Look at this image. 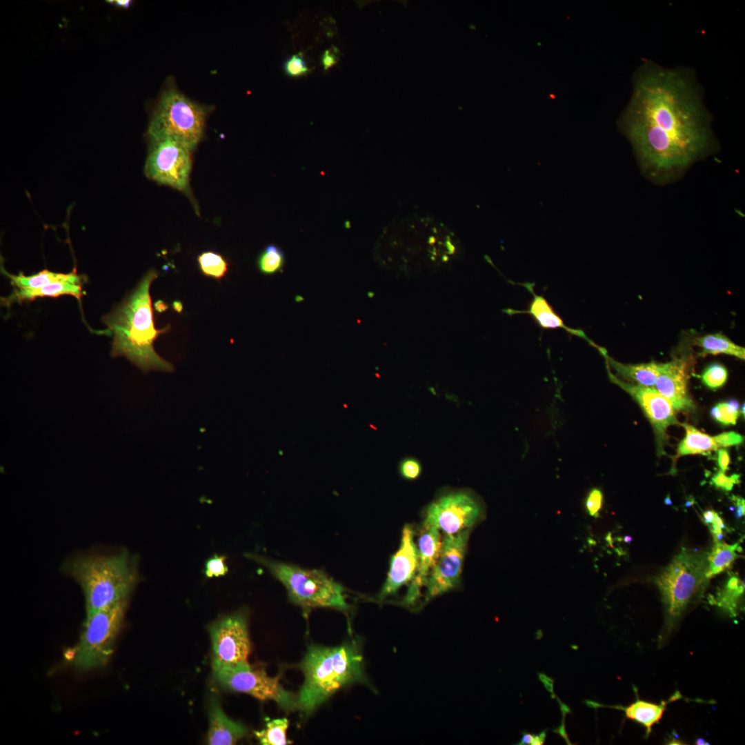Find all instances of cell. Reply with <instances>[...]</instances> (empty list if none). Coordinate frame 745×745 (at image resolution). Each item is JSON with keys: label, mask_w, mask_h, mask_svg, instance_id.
Instances as JSON below:
<instances>
[{"label": "cell", "mask_w": 745, "mask_h": 745, "mask_svg": "<svg viewBox=\"0 0 745 745\" xmlns=\"http://www.w3.org/2000/svg\"><path fill=\"white\" fill-rule=\"evenodd\" d=\"M741 551L742 548L739 542L730 545L720 541L715 542L714 548L707 557L708 577L711 579L713 576L729 568L738 557L737 553Z\"/></svg>", "instance_id": "4316f807"}, {"label": "cell", "mask_w": 745, "mask_h": 745, "mask_svg": "<svg viewBox=\"0 0 745 745\" xmlns=\"http://www.w3.org/2000/svg\"><path fill=\"white\" fill-rule=\"evenodd\" d=\"M289 722L287 718H277L266 722L265 728L255 731V736L263 745H286L291 743L287 739Z\"/></svg>", "instance_id": "83f0119b"}, {"label": "cell", "mask_w": 745, "mask_h": 745, "mask_svg": "<svg viewBox=\"0 0 745 745\" xmlns=\"http://www.w3.org/2000/svg\"><path fill=\"white\" fill-rule=\"evenodd\" d=\"M440 530L431 526L423 528L418 539L419 562L417 573L402 602L404 605H412L419 596L420 588L427 584L430 572L438 557L441 537Z\"/></svg>", "instance_id": "ac0fdd59"}, {"label": "cell", "mask_w": 745, "mask_h": 745, "mask_svg": "<svg viewBox=\"0 0 745 745\" xmlns=\"http://www.w3.org/2000/svg\"><path fill=\"white\" fill-rule=\"evenodd\" d=\"M339 51L337 48L332 47L324 52L321 57V63L324 70H328L335 65L339 60Z\"/></svg>", "instance_id": "ab89813d"}, {"label": "cell", "mask_w": 745, "mask_h": 745, "mask_svg": "<svg viewBox=\"0 0 745 745\" xmlns=\"http://www.w3.org/2000/svg\"><path fill=\"white\" fill-rule=\"evenodd\" d=\"M741 413H743V415L744 416V404H742Z\"/></svg>", "instance_id": "f907efd6"}, {"label": "cell", "mask_w": 745, "mask_h": 745, "mask_svg": "<svg viewBox=\"0 0 745 745\" xmlns=\"http://www.w3.org/2000/svg\"><path fill=\"white\" fill-rule=\"evenodd\" d=\"M207 111L175 87L164 90L148 128L149 140L167 139L193 150L201 140Z\"/></svg>", "instance_id": "9c48e42d"}, {"label": "cell", "mask_w": 745, "mask_h": 745, "mask_svg": "<svg viewBox=\"0 0 745 745\" xmlns=\"http://www.w3.org/2000/svg\"><path fill=\"white\" fill-rule=\"evenodd\" d=\"M681 426L685 429L686 435L678 445L677 457L688 455L706 454L723 447L736 446L743 442V437L733 431L711 436L702 433L687 423H682Z\"/></svg>", "instance_id": "ffe728a7"}, {"label": "cell", "mask_w": 745, "mask_h": 745, "mask_svg": "<svg viewBox=\"0 0 745 745\" xmlns=\"http://www.w3.org/2000/svg\"><path fill=\"white\" fill-rule=\"evenodd\" d=\"M744 592V583L737 576L732 575L724 588L717 593L715 604L726 610L731 616H736L739 598Z\"/></svg>", "instance_id": "f1b7e54d"}, {"label": "cell", "mask_w": 745, "mask_h": 745, "mask_svg": "<svg viewBox=\"0 0 745 745\" xmlns=\"http://www.w3.org/2000/svg\"><path fill=\"white\" fill-rule=\"evenodd\" d=\"M546 737V731L544 730L537 735L531 734L527 732L522 733L521 740L517 744L520 745H542L544 744Z\"/></svg>", "instance_id": "f35d334b"}, {"label": "cell", "mask_w": 745, "mask_h": 745, "mask_svg": "<svg viewBox=\"0 0 745 745\" xmlns=\"http://www.w3.org/2000/svg\"><path fill=\"white\" fill-rule=\"evenodd\" d=\"M738 409V401L732 399L717 404L711 409V415L715 420L723 424L735 425L739 415Z\"/></svg>", "instance_id": "1f68e13d"}, {"label": "cell", "mask_w": 745, "mask_h": 745, "mask_svg": "<svg viewBox=\"0 0 745 745\" xmlns=\"http://www.w3.org/2000/svg\"><path fill=\"white\" fill-rule=\"evenodd\" d=\"M212 671L217 682L226 689L250 695L261 701H273L287 712L297 709L296 696L282 686L279 676L270 677L264 670L255 668L248 662L212 668Z\"/></svg>", "instance_id": "8fae6325"}, {"label": "cell", "mask_w": 745, "mask_h": 745, "mask_svg": "<svg viewBox=\"0 0 745 745\" xmlns=\"http://www.w3.org/2000/svg\"><path fill=\"white\" fill-rule=\"evenodd\" d=\"M415 530L410 524H405L401 532L400 546L391 557L386 579L378 595L379 601L394 595L404 585L411 582L417 570L418 548L414 542Z\"/></svg>", "instance_id": "2e32d148"}, {"label": "cell", "mask_w": 745, "mask_h": 745, "mask_svg": "<svg viewBox=\"0 0 745 745\" xmlns=\"http://www.w3.org/2000/svg\"><path fill=\"white\" fill-rule=\"evenodd\" d=\"M732 499L735 505V515L737 519H740L745 513V501L744 499L733 496Z\"/></svg>", "instance_id": "b9f144b4"}, {"label": "cell", "mask_w": 745, "mask_h": 745, "mask_svg": "<svg viewBox=\"0 0 745 745\" xmlns=\"http://www.w3.org/2000/svg\"><path fill=\"white\" fill-rule=\"evenodd\" d=\"M622 124L643 175L659 185L681 178L717 148L702 91L687 68L642 64Z\"/></svg>", "instance_id": "6da1fadb"}, {"label": "cell", "mask_w": 745, "mask_h": 745, "mask_svg": "<svg viewBox=\"0 0 745 745\" xmlns=\"http://www.w3.org/2000/svg\"><path fill=\"white\" fill-rule=\"evenodd\" d=\"M604 502V495L601 490L594 488L588 493L585 500L587 513L592 517H597Z\"/></svg>", "instance_id": "8d00e7d4"}, {"label": "cell", "mask_w": 745, "mask_h": 745, "mask_svg": "<svg viewBox=\"0 0 745 745\" xmlns=\"http://www.w3.org/2000/svg\"><path fill=\"white\" fill-rule=\"evenodd\" d=\"M283 67L286 74L291 77H301L309 72V68L301 52L286 59Z\"/></svg>", "instance_id": "836d02e7"}, {"label": "cell", "mask_w": 745, "mask_h": 745, "mask_svg": "<svg viewBox=\"0 0 745 745\" xmlns=\"http://www.w3.org/2000/svg\"><path fill=\"white\" fill-rule=\"evenodd\" d=\"M173 309L177 312H181L183 310V304L180 301H175L172 303Z\"/></svg>", "instance_id": "bcb514c9"}, {"label": "cell", "mask_w": 745, "mask_h": 745, "mask_svg": "<svg viewBox=\"0 0 745 745\" xmlns=\"http://www.w3.org/2000/svg\"><path fill=\"white\" fill-rule=\"evenodd\" d=\"M681 697L682 695L679 692H677L669 697L668 700L662 701L661 703L657 704L642 700L637 697L634 702L626 706H603L590 701H587L586 703L594 708L605 706L622 711L627 719L635 721L643 726L646 730V736L648 737L652 731L653 726L659 724L662 718L666 706Z\"/></svg>", "instance_id": "603a6c76"}, {"label": "cell", "mask_w": 745, "mask_h": 745, "mask_svg": "<svg viewBox=\"0 0 745 745\" xmlns=\"http://www.w3.org/2000/svg\"><path fill=\"white\" fill-rule=\"evenodd\" d=\"M717 464L721 470L725 472L728 469L730 456L728 451L724 448H719L717 453Z\"/></svg>", "instance_id": "60d3db41"}, {"label": "cell", "mask_w": 745, "mask_h": 745, "mask_svg": "<svg viewBox=\"0 0 745 745\" xmlns=\"http://www.w3.org/2000/svg\"><path fill=\"white\" fill-rule=\"evenodd\" d=\"M695 344L702 349L701 355H717L726 354L736 357L740 359H745V348L740 346L726 336L722 333H714L697 337Z\"/></svg>", "instance_id": "484cf974"}, {"label": "cell", "mask_w": 745, "mask_h": 745, "mask_svg": "<svg viewBox=\"0 0 745 745\" xmlns=\"http://www.w3.org/2000/svg\"><path fill=\"white\" fill-rule=\"evenodd\" d=\"M61 569L80 586L86 615L128 600L139 579L137 559L126 549L77 553Z\"/></svg>", "instance_id": "5b68a950"}, {"label": "cell", "mask_w": 745, "mask_h": 745, "mask_svg": "<svg viewBox=\"0 0 745 745\" xmlns=\"http://www.w3.org/2000/svg\"><path fill=\"white\" fill-rule=\"evenodd\" d=\"M688 363L683 357L657 364L656 390L670 404L674 410L688 411L694 408L687 388Z\"/></svg>", "instance_id": "e0dca14e"}, {"label": "cell", "mask_w": 745, "mask_h": 745, "mask_svg": "<svg viewBox=\"0 0 745 745\" xmlns=\"http://www.w3.org/2000/svg\"><path fill=\"white\" fill-rule=\"evenodd\" d=\"M597 349L604 358L606 364L615 371L616 375H615L617 377L632 381L638 385L646 387L653 388L655 386L657 375V364L655 362L626 364L619 362L610 357L604 348L598 346Z\"/></svg>", "instance_id": "cb8c5ba5"}, {"label": "cell", "mask_w": 745, "mask_h": 745, "mask_svg": "<svg viewBox=\"0 0 745 745\" xmlns=\"http://www.w3.org/2000/svg\"><path fill=\"white\" fill-rule=\"evenodd\" d=\"M708 554L682 549L655 578L664 608L665 628L670 633L688 605L703 592L707 576Z\"/></svg>", "instance_id": "52a82bcc"}, {"label": "cell", "mask_w": 745, "mask_h": 745, "mask_svg": "<svg viewBox=\"0 0 745 745\" xmlns=\"http://www.w3.org/2000/svg\"><path fill=\"white\" fill-rule=\"evenodd\" d=\"M387 241L388 264L405 277L446 269L463 252L454 232L430 215H410L398 219L388 229Z\"/></svg>", "instance_id": "7a4b0ae2"}, {"label": "cell", "mask_w": 745, "mask_h": 745, "mask_svg": "<svg viewBox=\"0 0 745 745\" xmlns=\"http://www.w3.org/2000/svg\"><path fill=\"white\" fill-rule=\"evenodd\" d=\"M522 285L533 295V298L529 301L526 310H518L508 308L504 310L507 314L528 315L536 324L543 330L562 328L569 335L582 338L590 345L597 348L598 346L589 339L582 329L569 327L564 323V319L555 310L547 299L543 295L535 292L534 284L524 283L522 284Z\"/></svg>", "instance_id": "d6986e66"}, {"label": "cell", "mask_w": 745, "mask_h": 745, "mask_svg": "<svg viewBox=\"0 0 745 745\" xmlns=\"http://www.w3.org/2000/svg\"><path fill=\"white\" fill-rule=\"evenodd\" d=\"M128 602L124 600L86 615L79 640L64 652L63 659L68 666L88 672L107 665L123 624Z\"/></svg>", "instance_id": "ba28073f"}, {"label": "cell", "mask_w": 745, "mask_h": 745, "mask_svg": "<svg viewBox=\"0 0 745 745\" xmlns=\"http://www.w3.org/2000/svg\"><path fill=\"white\" fill-rule=\"evenodd\" d=\"M155 308L159 312H162L168 308V306L163 301L159 300L155 304Z\"/></svg>", "instance_id": "f6af8a7d"}, {"label": "cell", "mask_w": 745, "mask_h": 745, "mask_svg": "<svg viewBox=\"0 0 745 745\" xmlns=\"http://www.w3.org/2000/svg\"><path fill=\"white\" fill-rule=\"evenodd\" d=\"M631 540H632V538L630 536H626L624 537L625 542L629 543V542H631Z\"/></svg>", "instance_id": "681fc988"}, {"label": "cell", "mask_w": 745, "mask_h": 745, "mask_svg": "<svg viewBox=\"0 0 745 745\" xmlns=\"http://www.w3.org/2000/svg\"><path fill=\"white\" fill-rule=\"evenodd\" d=\"M248 734L247 728L242 724L228 717L219 702L212 699L208 707V730L207 742L210 745H232L237 744Z\"/></svg>", "instance_id": "44dd1931"}, {"label": "cell", "mask_w": 745, "mask_h": 745, "mask_svg": "<svg viewBox=\"0 0 745 745\" xmlns=\"http://www.w3.org/2000/svg\"><path fill=\"white\" fill-rule=\"evenodd\" d=\"M85 281L84 276L77 274L70 279L52 283L43 287L35 288H14V290L10 295L1 298V302L3 306L8 307L14 303L32 301L38 297H58L64 295H71L77 299H81L82 286Z\"/></svg>", "instance_id": "7402d4cb"}, {"label": "cell", "mask_w": 745, "mask_h": 745, "mask_svg": "<svg viewBox=\"0 0 745 745\" xmlns=\"http://www.w3.org/2000/svg\"><path fill=\"white\" fill-rule=\"evenodd\" d=\"M715 513H716V512H715L714 510H706L705 512H704V513H703L704 522L707 525L711 524L712 522L714 520Z\"/></svg>", "instance_id": "7bdbcfd3"}, {"label": "cell", "mask_w": 745, "mask_h": 745, "mask_svg": "<svg viewBox=\"0 0 745 745\" xmlns=\"http://www.w3.org/2000/svg\"><path fill=\"white\" fill-rule=\"evenodd\" d=\"M664 503L666 505H671L672 504V501H671V499H670V497L669 495H668L666 496V497L665 498Z\"/></svg>", "instance_id": "c3c4849f"}, {"label": "cell", "mask_w": 745, "mask_h": 745, "mask_svg": "<svg viewBox=\"0 0 745 745\" xmlns=\"http://www.w3.org/2000/svg\"><path fill=\"white\" fill-rule=\"evenodd\" d=\"M361 642L357 637L337 646L310 644L299 664L304 680L297 710L310 716L339 689L361 683L372 688L365 673Z\"/></svg>", "instance_id": "277c9868"}, {"label": "cell", "mask_w": 745, "mask_h": 745, "mask_svg": "<svg viewBox=\"0 0 745 745\" xmlns=\"http://www.w3.org/2000/svg\"><path fill=\"white\" fill-rule=\"evenodd\" d=\"M158 276L155 269L148 270L135 288L102 317L113 335L111 357H124L145 373L174 370L172 364L154 348L159 336L171 328L170 325L161 329L155 327L150 288Z\"/></svg>", "instance_id": "3957f363"}, {"label": "cell", "mask_w": 745, "mask_h": 745, "mask_svg": "<svg viewBox=\"0 0 745 745\" xmlns=\"http://www.w3.org/2000/svg\"><path fill=\"white\" fill-rule=\"evenodd\" d=\"M109 1L112 2V3L117 7L122 8H128L132 3V1L130 0H115Z\"/></svg>", "instance_id": "ee69618b"}, {"label": "cell", "mask_w": 745, "mask_h": 745, "mask_svg": "<svg viewBox=\"0 0 745 745\" xmlns=\"http://www.w3.org/2000/svg\"><path fill=\"white\" fill-rule=\"evenodd\" d=\"M1 272L10 279V284L16 288L43 287L52 283L70 279L77 274L75 269L69 273L54 272L46 269L29 276L25 275L23 272H19L18 275H12L6 272L2 267Z\"/></svg>", "instance_id": "d4e9b609"}, {"label": "cell", "mask_w": 745, "mask_h": 745, "mask_svg": "<svg viewBox=\"0 0 745 745\" xmlns=\"http://www.w3.org/2000/svg\"><path fill=\"white\" fill-rule=\"evenodd\" d=\"M285 262L283 251L275 245H269L260 253L257 267L264 275H273L280 271Z\"/></svg>", "instance_id": "4dcf8cb0"}, {"label": "cell", "mask_w": 745, "mask_h": 745, "mask_svg": "<svg viewBox=\"0 0 745 745\" xmlns=\"http://www.w3.org/2000/svg\"><path fill=\"white\" fill-rule=\"evenodd\" d=\"M727 376V370L724 366L713 364L704 370L702 375V380L709 388L716 389L725 384Z\"/></svg>", "instance_id": "d6a6232c"}, {"label": "cell", "mask_w": 745, "mask_h": 745, "mask_svg": "<svg viewBox=\"0 0 745 745\" xmlns=\"http://www.w3.org/2000/svg\"><path fill=\"white\" fill-rule=\"evenodd\" d=\"M209 632L212 668L248 662L251 646L246 614L239 612L226 615L212 623Z\"/></svg>", "instance_id": "4fadbf2b"}, {"label": "cell", "mask_w": 745, "mask_h": 745, "mask_svg": "<svg viewBox=\"0 0 745 745\" xmlns=\"http://www.w3.org/2000/svg\"><path fill=\"white\" fill-rule=\"evenodd\" d=\"M399 470L404 479L415 480L421 475L422 467L417 459L406 457L399 463Z\"/></svg>", "instance_id": "d590c367"}, {"label": "cell", "mask_w": 745, "mask_h": 745, "mask_svg": "<svg viewBox=\"0 0 745 745\" xmlns=\"http://www.w3.org/2000/svg\"><path fill=\"white\" fill-rule=\"evenodd\" d=\"M711 481L716 487L726 491H731L735 484H738L740 482V475L733 474L728 477L724 474V472L719 470L713 475Z\"/></svg>", "instance_id": "74e56055"}, {"label": "cell", "mask_w": 745, "mask_h": 745, "mask_svg": "<svg viewBox=\"0 0 745 745\" xmlns=\"http://www.w3.org/2000/svg\"><path fill=\"white\" fill-rule=\"evenodd\" d=\"M694 503H695V499H694V498H693V497H689V498H688V499H687V501H686V503H685V506H686V507H690V506H691L692 505H693V504H694Z\"/></svg>", "instance_id": "7dc6e473"}, {"label": "cell", "mask_w": 745, "mask_h": 745, "mask_svg": "<svg viewBox=\"0 0 745 745\" xmlns=\"http://www.w3.org/2000/svg\"><path fill=\"white\" fill-rule=\"evenodd\" d=\"M201 272L206 277L220 280L228 271L229 264L221 254L214 251H205L197 257Z\"/></svg>", "instance_id": "f546056e"}, {"label": "cell", "mask_w": 745, "mask_h": 745, "mask_svg": "<svg viewBox=\"0 0 745 745\" xmlns=\"http://www.w3.org/2000/svg\"><path fill=\"white\" fill-rule=\"evenodd\" d=\"M606 366L610 381L628 393L642 408L661 444L668 427L679 424L670 404L655 388L624 381Z\"/></svg>", "instance_id": "9a60e30c"}, {"label": "cell", "mask_w": 745, "mask_h": 745, "mask_svg": "<svg viewBox=\"0 0 745 745\" xmlns=\"http://www.w3.org/2000/svg\"><path fill=\"white\" fill-rule=\"evenodd\" d=\"M480 498L469 490H448L437 496L425 509L421 528L435 527L452 535L476 524L484 516Z\"/></svg>", "instance_id": "30bf717a"}, {"label": "cell", "mask_w": 745, "mask_h": 745, "mask_svg": "<svg viewBox=\"0 0 745 745\" xmlns=\"http://www.w3.org/2000/svg\"><path fill=\"white\" fill-rule=\"evenodd\" d=\"M226 557L215 554L209 558L204 566V575L208 578L219 577L226 575L228 567L226 564Z\"/></svg>", "instance_id": "e575fe53"}, {"label": "cell", "mask_w": 745, "mask_h": 745, "mask_svg": "<svg viewBox=\"0 0 745 745\" xmlns=\"http://www.w3.org/2000/svg\"><path fill=\"white\" fill-rule=\"evenodd\" d=\"M470 533V529H466L441 538L438 557L426 585V601L459 586Z\"/></svg>", "instance_id": "5bb4252c"}, {"label": "cell", "mask_w": 745, "mask_h": 745, "mask_svg": "<svg viewBox=\"0 0 745 745\" xmlns=\"http://www.w3.org/2000/svg\"><path fill=\"white\" fill-rule=\"evenodd\" d=\"M145 174L150 179L181 191L186 190L192 168V150L173 141L149 140Z\"/></svg>", "instance_id": "7c38bea8"}, {"label": "cell", "mask_w": 745, "mask_h": 745, "mask_svg": "<svg viewBox=\"0 0 745 745\" xmlns=\"http://www.w3.org/2000/svg\"><path fill=\"white\" fill-rule=\"evenodd\" d=\"M246 557L265 567L286 590L291 603L308 611L331 608L348 613L346 589L324 570L308 569L255 553Z\"/></svg>", "instance_id": "8992f818"}]
</instances>
